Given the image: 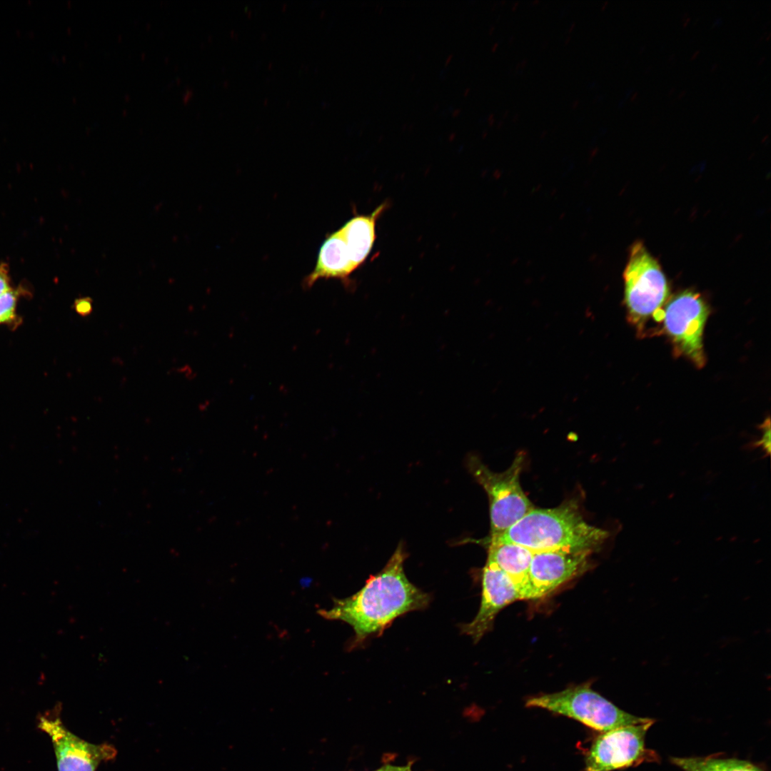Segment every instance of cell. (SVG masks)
I'll use <instances>...</instances> for the list:
<instances>
[{
	"label": "cell",
	"mask_w": 771,
	"mask_h": 771,
	"mask_svg": "<svg viewBox=\"0 0 771 771\" xmlns=\"http://www.w3.org/2000/svg\"><path fill=\"white\" fill-rule=\"evenodd\" d=\"M407 557L400 543L384 568L371 575L359 591L335 600L329 610H320L325 618L342 620L353 628L355 636L351 648L368 637L381 635L397 618L429 605L430 595L410 583L405 574L403 564Z\"/></svg>",
	"instance_id": "1"
},
{
	"label": "cell",
	"mask_w": 771,
	"mask_h": 771,
	"mask_svg": "<svg viewBox=\"0 0 771 771\" xmlns=\"http://www.w3.org/2000/svg\"><path fill=\"white\" fill-rule=\"evenodd\" d=\"M608 530L588 524L575 503L553 508H533L496 538L522 545L533 552L553 550L589 551L608 539Z\"/></svg>",
	"instance_id": "2"
},
{
	"label": "cell",
	"mask_w": 771,
	"mask_h": 771,
	"mask_svg": "<svg viewBox=\"0 0 771 771\" xmlns=\"http://www.w3.org/2000/svg\"><path fill=\"white\" fill-rule=\"evenodd\" d=\"M623 279L629 322L642 331L649 321H662L669 286L659 263L641 242L631 247Z\"/></svg>",
	"instance_id": "3"
},
{
	"label": "cell",
	"mask_w": 771,
	"mask_h": 771,
	"mask_svg": "<svg viewBox=\"0 0 771 771\" xmlns=\"http://www.w3.org/2000/svg\"><path fill=\"white\" fill-rule=\"evenodd\" d=\"M525 456L519 453L510 467L495 473L476 455L467 458V468L488 494L490 505V538L501 536L521 519L533 505L520 483Z\"/></svg>",
	"instance_id": "4"
},
{
	"label": "cell",
	"mask_w": 771,
	"mask_h": 771,
	"mask_svg": "<svg viewBox=\"0 0 771 771\" xmlns=\"http://www.w3.org/2000/svg\"><path fill=\"white\" fill-rule=\"evenodd\" d=\"M525 705L568 717L602 732L652 720L625 712L593 690L588 683L530 697Z\"/></svg>",
	"instance_id": "5"
},
{
	"label": "cell",
	"mask_w": 771,
	"mask_h": 771,
	"mask_svg": "<svg viewBox=\"0 0 771 771\" xmlns=\"http://www.w3.org/2000/svg\"><path fill=\"white\" fill-rule=\"evenodd\" d=\"M708 316L707 303L700 293L691 290L677 293L663 308V328L675 352L697 368L705 363L703 333Z\"/></svg>",
	"instance_id": "6"
},
{
	"label": "cell",
	"mask_w": 771,
	"mask_h": 771,
	"mask_svg": "<svg viewBox=\"0 0 771 771\" xmlns=\"http://www.w3.org/2000/svg\"><path fill=\"white\" fill-rule=\"evenodd\" d=\"M654 720L603 732L585 757V771H613L639 762L645 754V738Z\"/></svg>",
	"instance_id": "7"
},
{
	"label": "cell",
	"mask_w": 771,
	"mask_h": 771,
	"mask_svg": "<svg viewBox=\"0 0 771 771\" xmlns=\"http://www.w3.org/2000/svg\"><path fill=\"white\" fill-rule=\"evenodd\" d=\"M38 726L51 740L58 771H96L102 761L111 760L116 754L109 744H93L76 736L57 715H41Z\"/></svg>",
	"instance_id": "8"
},
{
	"label": "cell",
	"mask_w": 771,
	"mask_h": 771,
	"mask_svg": "<svg viewBox=\"0 0 771 771\" xmlns=\"http://www.w3.org/2000/svg\"><path fill=\"white\" fill-rule=\"evenodd\" d=\"M482 594L480 608L474 619L461 625L464 634L479 641L493 626L499 612L505 606L521 600L522 596L513 580L501 570L486 562L482 571Z\"/></svg>",
	"instance_id": "9"
},
{
	"label": "cell",
	"mask_w": 771,
	"mask_h": 771,
	"mask_svg": "<svg viewBox=\"0 0 771 771\" xmlns=\"http://www.w3.org/2000/svg\"><path fill=\"white\" fill-rule=\"evenodd\" d=\"M590 553L568 550L533 553L529 572L533 599L549 595L582 572Z\"/></svg>",
	"instance_id": "10"
},
{
	"label": "cell",
	"mask_w": 771,
	"mask_h": 771,
	"mask_svg": "<svg viewBox=\"0 0 771 771\" xmlns=\"http://www.w3.org/2000/svg\"><path fill=\"white\" fill-rule=\"evenodd\" d=\"M488 563L505 573L518 588L523 600H534L530 582L533 553L515 543L489 540Z\"/></svg>",
	"instance_id": "11"
},
{
	"label": "cell",
	"mask_w": 771,
	"mask_h": 771,
	"mask_svg": "<svg viewBox=\"0 0 771 771\" xmlns=\"http://www.w3.org/2000/svg\"><path fill=\"white\" fill-rule=\"evenodd\" d=\"M355 269L346 241L338 230L328 235L323 242L316 266L304 279V286L311 287L320 278L345 279Z\"/></svg>",
	"instance_id": "12"
},
{
	"label": "cell",
	"mask_w": 771,
	"mask_h": 771,
	"mask_svg": "<svg viewBox=\"0 0 771 771\" xmlns=\"http://www.w3.org/2000/svg\"><path fill=\"white\" fill-rule=\"evenodd\" d=\"M383 208L384 206L381 205L370 215L355 216L339 229L356 269L365 261L372 249L376 238V220Z\"/></svg>",
	"instance_id": "13"
},
{
	"label": "cell",
	"mask_w": 771,
	"mask_h": 771,
	"mask_svg": "<svg viewBox=\"0 0 771 771\" xmlns=\"http://www.w3.org/2000/svg\"><path fill=\"white\" fill-rule=\"evenodd\" d=\"M672 762L683 771H763L747 761L730 758L672 757Z\"/></svg>",
	"instance_id": "14"
},
{
	"label": "cell",
	"mask_w": 771,
	"mask_h": 771,
	"mask_svg": "<svg viewBox=\"0 0 771 771\" xmlns=\"http://www.w3.org/2000/svg\"><path fill=\"white\" fill-rule=\"evenodd\" d=\"M18 298V291L12 289L0 296V324L17 326L20 321L16 314Z\"/></svg>",
	"instance_id": "15"
},
{
	"label": "cell",
	"mask_w": 771,
	"mask_h": 771,
	"mask_svg": "<svg viewBox=\"0 0 771 771\" xmlns=\"http://www.w3.org/2000/svg\"><path fill=\"white\" fill-rule=\"evenodd\" d=\"M760 428L762 430V436H761L760 439H759L758 440H757V441H755L754 443H750L748 445V448H750V449H755V448H761L762 450L764 453V456L763 457L767 458V457L770 456V450H770V446H771V444H770V418H767V419L765 422H763L762 425H760Z\"/></svg>",
	"instance_id": "16"
},
{
	"label": "cell",
	"mask_w": 771,
	"mask_h": 771,
	"mask_svg": "<svg viewBox=\"0 0 771 771\" xmlns=\"http://www.w3.org/2000/svg\"><path fill=\"white\" fill-rule=\"evenodd\" d=\"M74 308L79 315L90 314L92 311L91 299L88 297L77 299L74 303Z\"/></svg>",
	"instance_id": "17"
},
{
	"label": "cell",
	"mask_w": 771,
	"mask_h": 771,
	"mask_svg": "<svg viewBox=\"0 0 771 771\" xmlns=\"http://www.w3.org/2000/svg\"><path fill=\"white\" fill-rule=\"evenodd\" d=\"M9 278L5 265L0 266V296L11 290Z\"/></svg>",
	"instance_id": "18"
},
{
	"label": "cell",
	"mask_w": 771,
	"mask_h": 771,
	"mask_svg": "<svg viewBox=\"0 0 771 771\" xmlns=\"http://www.w3.org/2000/svg\"><path fill=\"white\" fill-rule=\"evenodd\" d=\"M412 764L410 762L406 765H385L380 768L374 771H413L411 769Z\"/></svg>",
	"instance_id": "19"
}]
</instances>
